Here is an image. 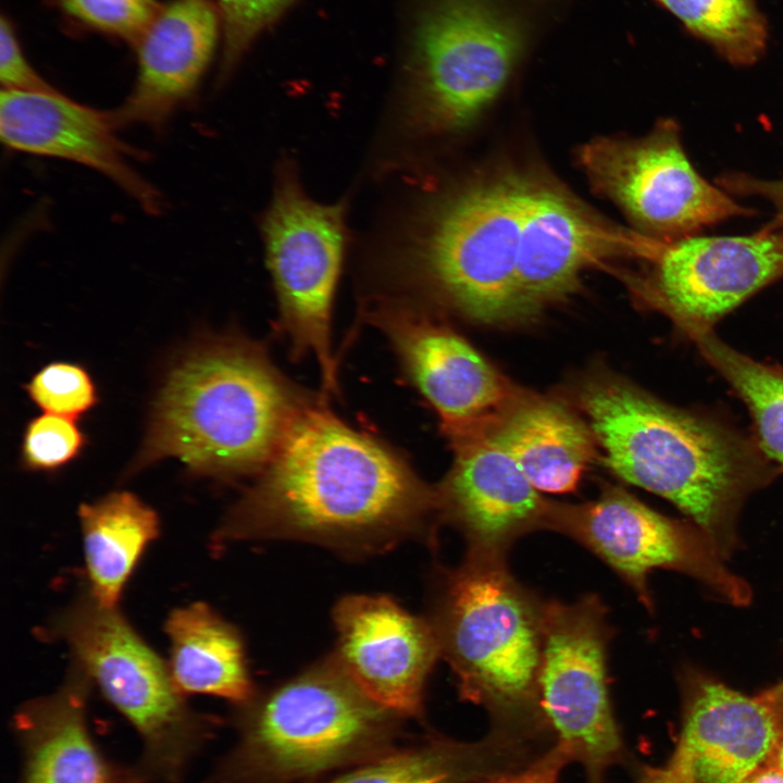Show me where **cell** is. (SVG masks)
Listing matches in <instances>:
<instances>
[{
	"mask_svg": "<svg viewBox=\"0 0 783 783\" xmlns=\"http://www.w3.org/2000/svg\"><path fill=\"white\" fill-rule=\"evenodd\" d=\"M437 521L436 488L388 447L309 401L214 540L295 539L365 556L405 539L433 540Z\"/></svg>",
	"mask_w": 783,
	"mask_h": 783,
	"instance_id": "cell-1",
	"label": "cell"
},
{
	"mask_svg": "<svg viewBox=\"0 0 783 783\" xmlns=\"http://www.w3.org/2000/svg\"><path fill=\"white\" fill-rule=\"evenodd\" d=\"M577 402L613 474L688 514L722 557L733 551L739 505L769 477L747 443L614 375L584 381Z\"/></svg>",
	"mask_w": 783,
	"mask_h": 783,
	"instance_id": "cell-2",
	"label": "cell"
},
{
	"mask_svg": "<svg viewBox=\"0 0 783 783\" xmlns=\"http://www.w3.org/2000/svg\"><path fill=\"white\" fill-rule=\"evenodd\" d=\"M308 402L259 344L204 339L167 372L127 472L170 457L201 476L260 472Z\"/></svg>",
	"mask_w": 783,
	"mask_h": 783,
	"instance_id": "cell-3",
	"label": "cell"
},
{
	"mask_svg": "<svg viewBox=\"0 0 783 783\" xmlns=\"http://www.w3.org/2000/svg\"><path fill=\"white\" fill-rule=\"evenodd\" d=\"M543 607L506 557L468 551L436 572L427 619L460 697L487 711L490 730L549 746L537 701Z\"/></svg>",
	"mask_w": 783,
	"mask_h": 783,
	"instance_id": "cell-4",
	"label": "cell"
},
{
	"mask_svg": "<svg viewBox=\"0 0 783 783\" xmlns=\"http://www.w3.org/2000/svg\"><path fill=\"white\" fill-rule=\"evenodd\" d=\"M571 0H413L410 112L422 130L470 126L513 84Z\"/></svg>",
	"mask_w": 783,
	"mask_h": 783,
	"instance_id": "cell-5",
	"label": "cell"
},
{
	"mask_svg": "<svg viewBox=\"0 0 783 783\" xmlns=\"http://www.w3.org/2000/svg\"><path fill=\"white\" fill-rule=\"evenodd\" d=\"M400 714L368 696L331 655L240 705L217 783H290L388 753Z\"/></svg>",
	"mask_w": 783,
	"mask_h": 783,
	"instance_id": "cell-6",
	"label": "cell"
},
{
	"mask_svg": "<svg viewBox=\"0 0 783 783\" xmlns=\"http://www.w3.org/2000/svg\"><path fill=\"white\" fill-rule=\"evenodd\" d=\"M51 634L141 741L136 765L146 781L177 783L210 738L214 721L195 711L175 685L169 663L117 607L79 593L53 618Z\"/></svg>",
	"mask_w": 783,
	"mask_h": 783,
	"instance_id": "cell-7",
	"label": "cell"
},
{
	"mask_svg": "<svg viewBox=\"0 0 783 783\" xmlns=\"http://www.w3.org/2000/svg\"><path fill=\"white\" fill-rule=\"evenodd\" d=\"M531 177L510 171L462 186L433 209L414 244L419 281L471 320L496 325L531 318L517 282Z\"/></svg>",
	"mask_w": 783,
	"mask_h": 783,
	"instance_id": "cell-8",
	"label": "cell"
},
{
	"mask_svg": "<svg viewBox=\"0 0 783 783\" xmlns=\"http://www.w3.org/2000/svg\"><path fill=\"white\" fill-rule=\"evenodd\" d=\"M607 613L594 594L544 600L543 607L538 709L554 744L583 768L586 783H606L608 771L626 758L609 695Z\"/></svg>",
	"mask_w": 783,
	"mask_h": 783,
	"instance_id": "cell-9",
	"label": "cell"
},
{
	"mask_svg": "<svg viewBox=\"0 0 783 783\" xmlns=\"http://www.w3.org/2000/svg\"><path fill=\"white\" fill-rule=\"evenodd\" d=\"M593 189L635 227L662 240L698 235L737 216L756 214L704 178L686 153L679 124L661 119L642 137L594 138L579 151Z\"/></svg>",
	"mask_w": 783,
	"mask_h": 783,
	"instance_id": "cell-10",
	"label": "cell"
},
{
	"mask_svg": "<svg viewBox=\"0 0 783 783\" xmlns=\"http://www.w3.org/2000/svg\"><path fill=\"white\" fill-rule=\"evenodd\" d=\"M545 530L577 542L609 566L648 608L651 570L688 574L733 605L750 601L749 585L722 562L709 537L699 529L666 517L618 486H607L594 500L551 501Z\"/></svg>",
	"mask_w": 783,
	"mask_h": 783,
	"instance_id": "cell-11",
	"label": "cell"
},
{
	"mask_svg": "<svg viewBox=\"0 0 783 783\" xmlns=\"http://www.w3.org/2000/svg\"><path fill=\"white\" fill-rule=\"evenodd\" d=\"M262 229L278 300L279 330L295 358H315L324 389L332 393L337 366L331 324L344 251L343 207L311 200L295 179L286 177Z\"/></svg>",
	"mask_w": 783,
	"mask_h": 783,
	"instance_id": "cell-12",
	"label": "cell"
},
{
	"mask_svg": "<svg viewBox=\"0 0 783 783\" xmlns=\"http://www.w3.org/2000/svg\"><path fill=\"white\" fill-rule=\"evenodd\" d=\"M641 270L626 278L645 303L683 331L711 328L719 319L783 277V229L772 220L739 236L652 238Z\"/></svg>",
	"mask_w": 783,
	"mask_h": 783,
	"instance_id": "cell-13",
	"label": "cell"
},
{
	"mask_svg": "<svg viewBox=\"0 0 783 783\" xmlns=\"http://www.w3.org/2000/svg\"><path fill=\"white\" fill-rule=\"evenodd\" d=\"M368 318L390 341L452 445L489 433L525 393L463 337L414 307L385 302Z\"/></svg>",
	"mask_w": 783,
	"mask_h": 783,
	"instance_id": "cell-14",
	"label": "cell"
},
{
	"mask_svg": "<svg viewBox=\"0 0 783 783\" xmlns=\"http://www.w3.org/2000/svg\"><path fill=\"white\" fill-rule=\"evenodd\" d=\"M651 237L611 225L556 183L532 176L523 209L517 282L531 316L577 288L584 271L638 260Z\"/></svg>",
	"mask_w": 783,
	"mask_h": 783,
	"instance_id": "cell-15",
	"label": "cell"
},
{
	"mask_svg": "<svg viewBox=\"0 0 783 783\" xmlns=\"http://www.w3.org/2000/svg\"><path fill=\"white\" fill-rule=\"evenodd\" d=\"M332 656L372 699L400 716H420L427 678L440 656L435 631L383 595H351L333 611Z\"/></svg>",
	"mask_w": 783,
	"mask_h": 783,
	"instance_id": "cell-16",
	"label": "cell"
},
{
	"mask_svg": "<svg viewBox=\"0 0 783 783\" xmlns=\"http://www.w3.org/2000/svg\"><path fill=\"white\" fill-rule=\"evenodd\" d=\"M120 128L113 111L79 103L55 89L1 90L0 135L8 148L89 167L148 214H159L162 195L135 166L138 153L119 136Z\"/></svg>",
	"mask_w": 783,
	"mask_h": 783,
	"instance_id": "cell-17",
	"label": "cell"
},
{
	"mask_svg": "<svg viewBox=\"0 0 783 783\" xmlns=\"http://www.w3.org/2000/svg\"><path fill=\"white\" fill-rule=\"evenodd\" d=\"M452 447V467L436 488L438 514L463 535L468 551L507 557L521 536L545 530L551 500L490 433Z\"/></svg>",
	"mask_w": 783,
	"mask_h": 783,
	"instance_id": "cell-18",
	"label": "cell"
},
{
	"mask_svg": "<svg viewBox=\"0 0 783 783\" xmlns=\"http://www.w3.org/2000/svg\"><path fill=\"white\" fill-rule=\"evenodd\" d=\"M685 711L672 758L696 783H742L768 762L783 737V719L761 695L748 697L687 669Z\"/></svg>",
	"mask_w": 783,
	"mask_h": 783,
	"instance_id": "cell-19",
	"label": "cell"
},
{
	"mask_svg": "<svg viewBox=\"0 0 783 783\" xmlns=\"http://www.w3.org/2000/svg\"><path fill=\"white\" fill-rule=\"evenodd\" d=\"M221 41L214 0L163 3L134 46L136 79L123 104L113 111L120 127L163 128L196 91Z\"/></svg>",
	"mask_w": 783,
	"mask_h": 783,
	"instance_id": "cell-20",
	"label": "cell"
},
{
	"mask_svg": "<svg viewBox=\"0 0 783 783\" xmlns=\"http://www.w3.org/2000/svg\"><path fill=\"white\" fill-rule=\"evenodd\" d=\"M94 686L75 661L53 693L28 700L13 717L21 753L18 783H146L137 766L105 757L87 720Z\"/></svg>",
	"mask_w": 783,
	"mask_h": 783,
	"instance_id": "cell-21",
	"label": "cell"
},
{
	"mask_svg": "<svg viewBox=\"0 0 783 783\" xmlns=\"http://www.w3.org/2000/svg\"><path fill=\"white\" fill-rule=\"evenodd\" d=\"M490 434L540 493L574 492L596 453L589 424L560 401L529 393Z\"/></svg>",
	"mask_w": 783,
	"mask_h": 783,
	"instance_id": "cell-22",
	"label": "cell"
},
{
	"mask_svg": "<svg viewBox=\"0 0 783 783\" xmlns=\"http://www.w3.org/2000/svg\"><path fill=\"white\" fill-rule=\"evenodd\" d=\"M538 754L534 744L490 730L475 742L434 738L386 753L331 783H493Z\"/></svg>",
	"mask_w": 783,
	"mask_h": 783,
	"instance_id": "cell-23",
	"label": "cell"
},
{
	"mask_svg": "<svg viewBox=\"0 0 783 783\" xmlns=\"http://www.w3.org/2000/svg\"><path fill=\"white\" fill-rule=\"evenodd\" d=\"M165 632L171 643L169 668L184 695H212L239 706L254 695L240 634L208 605L174 609Z\"/></svg>",
	"mask_w": 783,
	"mask_h": 783,
	"instance_id": "cell-24",
	"label": "cell"
},
{
	"mask_svg": "<svg viewBox=\"0 0 783 783\" xmlns=\"http://www.w3.org/2000/svg\"><path fill=\"white\" fill-rule=\"evenodd\" d=\"M88 591L101 605L117 607L145 548L158 536L157 512L130 492H112L78 510Z\"/></svg>",
	"mask_w": 783,
	"mask_h": 783,
	"instance_id": "cell-25",
	"label": "cell"
},
{
	"mask_svg": "<svg viewBox=\"0 0 783 783\" xmlns=\"http://www.w3.org/2000/svg\"><path fill=\"white\" fill-rule=\"evenodd\" d=\"M685 332L748 406L763 452L783 465V369L737 352L719 340L711 328Z\"/></svg>",
	"mask_w": 783,
	"mask_h": 783,
	"instance_id": "cell-26",
	"label": "cell"
},
{
	"mask_svg": "<svg viewBox=\"0 0 783 783\" xmlns=\"http://www.w3.org/2000/svg\"><path fill=\"white\" fill-rule=\"evenodd\" d=\"M734 65H751L765 53L767 20L757 0H651Z\"/></svg>",
	"mask_w": 783,
	"mask_h": 783,
	"instance_id": "cell-27",
	"label": "cell"
},
{
	"mask_svg": "<svg viewBox=\"0 0 783 783\" xmlns=\"http://www.w3.org/2000/svg\"><path fill=\"white\" fill-rule=\"evenodd\" d=\"M32 402L46 413L76 419L99 402L97 385L79 363L52 361L40 368L24 385Z\"/></svg>",
	"mask_w": 783,
	"mask_h": 783,
	"instance_id": "cell-28",
	"label": "cell"
},
{
	"mask_svg": "<svg viewBox=\"0 0 783 783\" xmlns=\"http://www.w3.org/2000/svg\"><path fill=\"white\" fill-rule=\"evenodd\" d=\"M88 437L75 419L53 413L32 418L21 442V464L32 472L52 473L80 457Z\"/></svg>",
	"mask_w": 783,
	"mask_h": 783,
	"instance_id": "cell-29",
	"label": "cell"
},
{
	"mask_svg": "<svg viewBox=\"0 0 783 783\" xmlns=\"http://www.w3.org/2000/svg\"><path fill=\"white\" fill-rule=\"evenodd\" d=\"M65 17L87 29L133 46L163 3L158 0H48Z\"/></svg>",
	"mask_w": 783,
	"mask_h": 783,
	"instance_id": "cell-30",
	"label": "cell"
},
{
	"mask_svg": "<svg viewBox=\"0 0 783 783\" xmlns=\"http://www.w3.org/2000/svg\"><path fill=\"white\" fill-rule=\"evenodd\" d=\"M296 0H214L222 27L221 65L226 76L257 38Z\"/></svg>",
	"mask_w": 783,
	"mask_h": 783,
	"instance_id": "cell-31",
	"label": "cell"
},
{
	"mask_svg": "<svg viewBox=\"0 0 783 783\" xmlns=\"http://www.w3.org/2000/svg\"><path fill=\"white\" fill-rule=\"evenodd\" d=\"M0 80L2 89L17 91H48L54 89L32 66L21 46L11 21L2 15L0 22Z\"/></svg>",
	"mask_w": 783,
	"mask_h": 783,
	"instance_id": "cell-32",
	"label": "cell"
},
{
	"mask_svg": "<svg viewBox=\"0 0 783 783\" xmlns=\"http://www.w3.org/2000/svg\"><path fill=\"white\" fill-rule=\"evenodd\" d=\"M731 196L758 197L774 209L773 221L783 229V179H765L742 172L723 173L716 183Z\"/></svg>",
	"mask_w": 783,
	"mask_h": 783,
	"instance_id": "cell-33",
	"label": "cell"
},
{
	"mask_svg": "<svg viewBox=\"0 0 783 783\" xmlns=\"http://www.w3.org/2000/svg\"><path fill=\"white\" fill-rule=\"evenodd\" d=\"M569 763L563 750L552 744L524 766L501 775L493 783H558L562 769Z\"/></svg>",
	"mask_w": 783,
	"mask_h": 783,
	"instance_id": "cell-34",
	"label": "cell"
},
{
	"mask_svg": "<svg viewBox=\"0 0 783 783\" xmlns=\"http://www.w3.org/2000/svg\"><path fill=\"white\" fill-rule=\"evenodd\" d=\"M637 783H696V781L686 767L671 758L664 767H641L637 772Z\"/></svg>",
	"mask_w": 783,
	"mask_h": 783,
	"instance_id": "cell-35",
	"label": "cell"
},
{
	"mask_svg": "<svg viewBox=\"0 0 783 783\" xmlns=\"http://www.w3.org/2000/svg\"><path fill=\"white\" fill-rule=\"evenodd\" d=\"M742 783H783V771L768 763L750 773Z\"/></svg>",
	"mask_w": 783,
	"mask_h": 783,
	"instance_id": "cell-36",
	"label": "cell"
},
{
	"mask_svg": "<svg viewBox=\"0 0 783 783\" xmlns=\"http://www.w3.org/2000/svg\"><path fill=\"white\" fill-rule=\"evenodd\" d=\"M783 719V682L760 694Z\"/></svg>",
	"mask_w": 783,
	"mask_h": 783,
	"instance_id": "cell-37",
	"label": "cell"
},
{
	"mask_svg": "<svg viewBox=\"0 0 783 783\" xmlns=\"http://www.w3.org/2000/svg\"><path fill=\"white\" fill-rule=\"evenodd\" d=\"M768 763H771L783 771V737L776 745L774 751L768 760Z\"/></svg>",
	"mask_w": 783,
	"mask_h": 783,
	"instance_id": "cell-38",
	"label": "cell"
}]
</instances>
